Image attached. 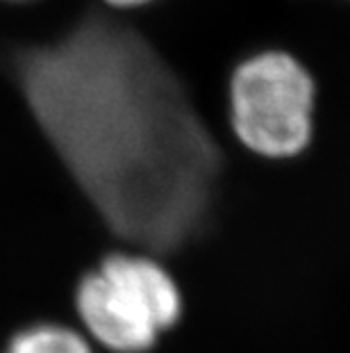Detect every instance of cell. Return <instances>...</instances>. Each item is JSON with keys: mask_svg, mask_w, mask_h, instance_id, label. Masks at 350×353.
Instances as JSON below:
<instances>
[{"mask_svg": "<svg viewBox=\"0 0 350 353\" xmlns=\"http://www.w3.org/2000/svg\"><path fill=\"white\" fill-rule=\"evenodd\" d=\"M7 3H30V0H7Z\"/></svg>", "mask_w": 350, "mask_h": 353, "instance_id": "8992f818", "label": "cell"}, {"mask_svg": "<svg viewBox=\"0 0 350 353\" xmlns=\"http://www.w3.org/2000/svg\"><path fill=\"white\" fill-rule=\"evenodd\" d=\"M102 3L114 7V10H137V7H146L155 0H102Z\"/></svg>", "mask_w": 350, "mask_h": 353, "instance_id": "5b68a950", "label": "cell"}, {"mask_svg": "<svg viewBox=\"0 0 350 353\" xmlns=\"http://www.w3.org/2000/svg\"><path fill=\"white\" fill-rule=\"evenodd\" d=\"M226 123L245 155L266 164L303 160L318 137V82L292 50L262 48L226 82Z\"/></svg>", "mask_w": 350, "mask_h": 353, "instance_id": "7a4b0ae2", "label": "cell"}, {"mask_svg": "<svg viewBox=\"0 0 350 353\" xmlns=\"http://www.w3.org/2000/svg\"><path fill=\"white\" fill-rule=\"evenodd\" d=\"M76 312L91 344L109 353H151L187 314V294L160 255L111 251L76 285Z\"/></svg>", "mask_w": 350, "mask_h": 353, "instance_id": "3957f363", "label": "cell"}, {"mask_svg": "<svg viewBox=\"0 0 350 353\" xmlns=\"http://www.w3.org/2000/svg\"><path fill=\"white\" fill-rule=\"evenodd\" d=\"M3 353H96L87 335L64 324H32L12 335Z\"/></svg>", "mask_w": 350, "mask_h": 353, "instance_id": "277c9868", "label": "cell"}, {"mask_svg": "<svg viewBox=\"0 0 350 353\" xmlns=\"http://www.w3.org/2000/svg\"><path fill=\"white\" fill-rule=\"evenodd\" d=\"M12 71L43 137L116 237L160 255L191 235L210 144L144 37L91 14L55 41L14 50Z\"/></svg>", "mask_w": 350, "mask_h": 353, "instance_id": "6da1fadb", "label": "cell"}]
</instances>
